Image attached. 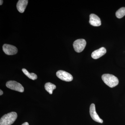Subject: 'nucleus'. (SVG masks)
Wrapping results in <instances>:
<instances>
[{"label": "nucleus", "mask_w": 125, "mask_h": 125, "mask_svg": "<svg viewBox=\"0 0 125 125\" xmlns=\"http://www.w3.org/2000/svg\"><path fill=\"white\" fill-rule=\"evenodd\" d=\"M18 115L15 112H11L5 114L0 118V125H11L15 121Z\"/></svg>", "instance_id": "obj_1"}, {"label": "nucleus", "mask_w": 125, "mask_h": 125, "mask_svg": "<svg viewBox=\"0 0 125 125\" xmlns=\"http://www.w3.org/2000/svg\"><path fill=\"white\" fill-rule=\"evenodd\" d=\"M102 78L104 82L111 88L115 87L118 85L119 83L118 78L111 74H104L102 76Z\"/></svg>", "instance_id": "obj_2"}, {"label": "nucleus", "mask_w": 125, "mask_h": 125, "mask_svg": "<svg viewBox=\"0 0 125 125\" xmlns=\"http://www.w3.org/2000/svg\"><path fill=\"white\" fill-rule=\"evenodd\" d=\"M6 86L10 89L21 93H22L24 91V88L22 85L20 83L14 81H10L7 82Z\"/></svg>", "instance_id": "obj_3"}, {"label": "nucleus", "mask_w": 125, "mask_h": 125, "mask_svg": "<svg viewBox=\"0 0 125 125\" xmlns=\"http://www.w3.org/2000/svg\"><path fill=\"white\" fill-rule=\"evenodd\" d=\"M86 45V41L83 39L75 40L73 43L74 49L77 52H83L85 48Z\"/></svg>", "instance_id": "obj_4"}, {"label": "nucleus", "mask_w": 125, "mask_h": 125, "mask_svg": "<svg viewBox=\"0 0 125 125\" xmlns=\"http://www.w3.org/2000/svg\"><path fill=\"white\" fill-rule=\"evenodd\" d=\"M56 74L59 79L66 82H70L73 79V77L72 75L64 71H58L56 72Z\"/></svg>", "instance_id": "obj_5"}, {"label": "nucleus", "mask_w": 125, "mask_h": 125, "mask_svg": "<svg viewBox=\"0 0 125 125\" xmlns=\"http://www.w3.org/2000/svg\"><path fill=\"white\" fill-rule=\"evenodd\" d=\"M2 49L6 54L9 55H15L18 52V49L16 47L9 44H4L2 46Z\"/></svg>", "instance_id": "obj_6"}, {"label": "nucleus", "mask_w": 125, "mask_h": 125, "mask_svg": "<svg viewBox=\"0 0 125 125\" xmlns=\"http://www.w3.org/2000/svg\"><path fill=\"white\" fill-rule=\"evenodd\" d=\"M90 114L92 119L94 121L98 123H103V120L99 117L98 115L96 113L95 105L94 104H92L90 105Z\"/></svg>", "instance_id": "obj_7"}, {"label": "nucleus", "mask_w": 125, "mask_h": 125, "mask_svg": "<svg viewBox=\"0 0 125 125\" xmlns=\"http://www.w3.org/2000/svg\"><path fill=\"white\" fill-rule=\"evenodd\" d=\"M89 23L94 27H98L101 25V19L95 14H92L90 15Z\"/></svg>", "instance_id": "obj_8"}, {"label": "nucleus", "mask_w": 125, "mask_h": 125, "mask_svg": "<svg viewBox=\"0 0 125 125\" xmlns=\"http://www.w3.org/2000/svg\"><path fill=\"white\" fill-rule=\"evenodd\" d=\"M106 52V49L104 47H102L99 49L93 52L92 54V57L94 59H98L105 55Z\"/></svg>", "instance_id": "obj_9"}, {"label": "nucleus", "mask_w": 125, "mask_h": 125, "mask_svg": "<svg viewBox=\"0 0 125 125\" xmlns=\"http://www.w3.org/2000/svg\"><path fill=\"white\" fill-rule=\"evenodd\" d=\"M28 2V0H19L18 1L16 7L18 11L21 13L24 12Z\"/></svg>", "instance_id": "obj_10"}, {"label": "nucleus", "mask_w": 125, "mask_h": 125, "mask_svg": "<svg viewBox=\"0 0 125 125\" xmlns=\"http://www.w3.org/2000/svg\"><path fill=\"white\" fill-rule=\"evenodd\" d=\"M45 88L47 92L50 94H52L53 90L56 88V86L51 83H47L45 84Z\"/></svg>", "instance_id": "obj_11"}, {"label": "nucleus", "mask_w": 125, "mask_h": 125, "mask_svg": "<svg viewBox=\"0 0 125 125\" xmlns=\"http://www.w3.org/2000/svg\"><path fill=\"white\" fill-rule=\"evenodd\" d=\"M22 71L27 77L32 80H35L37 78V76L36 74L33 73H30L26 69H23Z\"/></svg>", "instance_id": "obj_12"}, {"label": "nucleus", "mask_w": 125, "mask_h": 125, "mask_svg": "<svg viewBox=\"0 0 125 125\" xmlns=\"http://www.w3.org/2000/svg\"><path fill=\"white\" fill-rule=\"evenodd\" d=\"M125 15V7H123L118 10L116 13V16L118 19L123 18Z\"/></svg>", "instance_id": "obj_13"}, {"label": "nucleus", "mask_w": 125, "mask_h": 125, "mask_svg": "<svg viewBox=\"0 0 125 125\" xmlns=\"http://www.w3.org/2000/svg\"><path fill=\"white\" fill-rule=\"evenodd\" d=\"M22 125H29V124L28 123V122H26L23 123Z\"/></svg>", "instance_id": "obj_14"}, {"label": "nucleus", "mask_w": 125, "mask_h": 125, "mask_svg": "<svg viewBox=\"0 0 125 125\" xmlns=\"http://www.w3.org/2000/svg\"><path fill=\"white\" fill-rule=\"evenodd\" d=\"M0 96H1V95H2V94H3V92H2V90H0Z\"/></svg>", "instance_id": "obj_15"}, {"label": "nucleus", "mask_w": 125, "mask_h": 125, "mask_svg": "<svg viewBox=\"0 0 125 125\" xmlns=\"http://www.w3.org/2000/svg\"><path fill=\"white\" fill-rule=\"evenodd\" d=\"M3 2V1L2 0H0V5H1L2 4V3Z\"/></svg>", "instance_id": "obj_16"}]
</instances>
